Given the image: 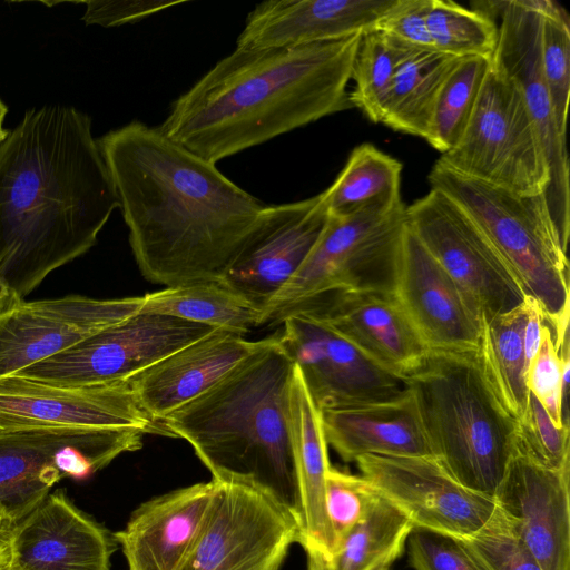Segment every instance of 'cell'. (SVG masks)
<instances>
[{
    "label": "cell",
    "instance_id": "obj_1",
    "mask_svg": "<svg viewBox=\"0 0 570 570\" xmlns=\"http://www.w3.org/2000/svg\"><path fill=\"white\" fill-rule=\"evenodd\" d=\"M118 207L90 118L62 105L27 111L0 144V312L87 253Z\"/></svg>",
    "mask_w": 570,
    "mask_h": 570
},
{
    "label": "cell",
    "instance_id": "obj_2",
    "mask_svg": "<svg viewBox=\"0 0 570 570\" xmlns=\"http://www.w3.org/2000/svg\"><path fill=\"white\" fill-rule=\"evenodd\" d=\"M146 279H219L265 207L160 129L131 121L98 140Z\"/></svg>",
    "mask_w": 570,
    "mask_h": 570
},
{
    "label": "cell",
    "instance_id": "obj_3",
    "mask_svg": "<svg viewBox=\"0 0 570 570\" xmlns=\"http://www.w3.org/2000/svg\"><path fill=\"white\" fill-rule=\"evenodd\" d=\"M362 35L294 47L236 48L177 98L159 129L217 164L348 109L347 85Z\"/></svg>",
    "mask_w": 570,
    "mask_h": 570
},
{
    "label": "cell",
    "instance_id": "obj_4",
    "mask_svg": "<svg viewBox=\"0 0 570 570\" xmlns=\"http://www.w3.org/2000/svg\"><path fill=\"white\" fill-rule=\"evenodd\" d=\"M294 367L278 333L265 337L218 383L165 416L158 429L187 441L212 479L261 491L298 525L289 429Z\"/></svg>",
    "mask_w": 570,
    "mask_h": 570
},
{
    "label": "cell",
    "instance_id": "obj_5",
    "mask_svg": "<svg viewBox=\"0 0 570 570\" xmlns=\"http://www.w3.org/2000/svg\"><path fill=\"white\" fill-rule=\"evenodd\" d=\"M403 381L432 454L461 484L494 498L514 452L517 420L488 383L476 350H428Z\"/></svg>",
    "mask_w": 570,
    "mask_h": 570
},
{
    "label": "cell",
    "instance_id": "obj_6",
    "mask_svg": "<svg viewBox=\"0 0 570 570\" xmlns=\"http://www.w3.org/2000/svg\"><path fill=\"white\" fill-rule=\"evenodd\" d=\"M428 180L473 218L525 295L539 303L554 340H560L569 330V262L544 193L517 195L458 174L438 160Z\"/></svg>",
    "mask_w": 570,
    "mask_h": 570
},
{
    "label": "cell",
    "instance_id": "obj_7",
    "mask_svg": "<svg viewBox=\"0 0 570 570\" xmlns=\"http://www.w3.org/2000/svg\"><path fill=\"white\" fill-rule=\"evenodd\" d=\"M403 203L332 217L311 254L263 308L262 324L282 322L335 292L393 293L407 228Z\"/></svg>",
    "mask_w": 570,
    "mask_h": 570
},
{
    "label": "cell",
    "instance_id": "obj_8",
    "mask_svg": "<svg viewBox=\"0 0 570 570\" xmlns=\"http://www.w3.org/2000/svg\"><path fill=\"white\" fill-rule=\"evenodd\" d=\"M438 161L517 195L546 191L548 164L523 96L492 59L461 140Z\"/></svg>",
    "mask_w": 570,
    "mask_h": 570
},
{
    "label": "cell",
    "instance_id": "obj_9",
    "mask_svg": "<svg viewBox=\"0 0 570 570\" xmlns=\"http://www.w3.org/2000/svg\"><path fill=\"white\" fill-rule=\"evenodd\" d=\"M139 429L0 430V513L14 523L65 478L83 480L141 448Z\"/></svg>",
    "mask_w": 570,
    "mask_h": 570
},
{
    "label": "cell",
    "instance_id": "obj_10",
    "mask_svg": "<svg viewBox=\"0 0 570 570\" xmlns=\"http://www.w3.org/2000/svg\"><path fill=\"white\" fill-rule=\"evenodd\" d=\"M475 10L500 18L493 63L519 87L540 139L549 169L544 191L552 223L567 252L570 233L569 157L559 130L540 61L542 0L476 2Z\"/></svg>",
    "mask_w": 570,
    "mask_h": 570
},
{
    "label": "cell",
    "instance_id": "obj_11",
    "mask_svg": "<svg viewBox=\"0 0 570 570\" xmlns=\"http://www.w3.org/2000/svg\"><path fill=\"white\" fill-rule=\"evenodd\" d=\"M213 331L168 315L137 313L12 375L61 386L126 381Z\"/></svg>",
    "mask_w": 570,
    "mask_h": 570
},
{
    "label": "cell",
    "instance_id": "obj_12",
    "mask_svg": "<svg viewBox=\"0 0 570 570\" xmlns=\"http://www.w3.org/2000/svg\"><path fill=\"white\" fill-rule=\"evenodd\" d=\"M407 226L484 317L520 306L525 293L473 218L431 188L405 208Z\"/></svg>",
    "mask_w": 570,
    "mask_h": 570
},
{
    "label": "cell",
    "instance_id": "obj_13",
    "mask_svg": "<svg viewBox=\"0 0 570 570\" xmlns=\"http://www.w3.org/2000/svg\"><path fill=\"white\" fill-rule=\"evenodd\" d=\"M217 482L205 523L177 570H281L299 540L295 519L254 488Z\"/></svg>",
    "mask_w": 570,
    "mask_h": 570
},
{
    "label": "cell",
    "instance_id": "obj_14",
    "mask_svg": "<svg viewBox=\"0 0 570 570\" xmlns=\"http://www.w3.org/2000/svg\"><path fill=\"white\" fill-rule=\"evenodd\" d=\"M361 475L414 527L455 539L480 531L494 515V498L456 481L434 455L366 454Z\"/></svg>",
    "mask_w": 570,
    "mask_h": 570
},
{
    "label": "cell",
    "instance_id": "obj_15",
    "mask_svg": "<svg viewBox=\"0 0 570 570\" xmlns=\"http://www.w3.org/2000/svg\"><path fill=\"white\" fill-rule=\"evenodd\" d=\"M279 340L322 411L400 394L404 381L385 370L325 321L298 309L283 321Z\"/></svg>",
    "mask_w": 570,
    "mask_h": 570
},
{
    "label": "cell",
    "instance_id": "obj_16",
    "mask_svg": "<svg viewBox=\"0 0 570 570\" xmlns=\"http://www.w3.org/2000/svg\"><path fill=\"white\" fill-rule=\"evenodd\" d=\"M32 428L139 429L159 433L130 380L61 386L17 375L0 379V430Z\"/></svg>",
    "mask_w": 570,
    "mask_h": 570
},
{
    "label": "cell",
    "instance_id": "obj_17",
    "mask_svg": "<svg viewBox=\"0 0 570 570\" xmlns=\"http://www.w3.org/2000/svg\"><path fill=\"white\" fill-rule=\"evenodd\" d=\"M142 296L22 301L0 312V379L61 353L137 313Z\"/></svg>",
    "mask_w": 570,
    "mask_h": 570
},
{
    "label": "cell",
    "instance_id": "obj_18",
    "mask_svg": "<svg viewBox=\"0 0 570 570\" xmlns=\"http://www.w3.org/2000/svg\"><path fill=\"white\" fill-rule=\"evenodd\" d=\"M330 219L322 195L264 207L220 279L262 309L304 264Z\"/></svg>",
    "mask_w": 570,
    "mask_h": 570
},
{
    "label": "cell",
    "instance_id": "obj_19",
    "mask_svg": "<svg viewBox=\"0 0 570 570\" xmlns=\"http://www.w3.org/2000/svg\"><path fill=\"white\" fill-rule=\"evenodd\" d=\"M569 476L514 450L494 497L542 570H570Z\"/></svg>",
    "mask_w": 570,
    "mask_h": 570
},
{
    "label": "cell",
    "instance_id": "obj_20",
    "mask_svg": "<svg viewBox=\"0 0 570 570\" xmlns=\"http://www.w3.org/2000/svg\"><path fill=\"white\" fill-rule=\"evenodd\" d=\"M394 295L428 350H476L480 314L409 226Z\"/></svg>",
    "mask_w": 570,
    "mask_h": 570
},
{
    "label": "cell",
    "instance_id": "obj_21",
    "mask_svg": "<svg viewBox=\"0 0 570 570\" xmlns=\"http://www.w3.org/2000/svg\"><path fill=\"white\" fill-rule=\"evenodd\" d=\"M13 570H110L116 540L63 491L49 493L9 535Z\"/></svg>",
    "mask_w": 570,
    "mask_h": 570
},
{
    "label": "cell",
    "instance_id": "obj_22",
    "mask_svg": "<svg viewBox=\"0 0 570 570\" xmlns=\"http://www.w3.org/2000/svg\"><path fill=\"white\" fill-rule=\"evenodd\" d=\"M301 309L316 314L402 380L428 352L393 293L335 292Z\"/></svg>",
    "mask_w": 570,
    "mask_h": 570
},
{
    "label": "cell",
    "instance_id": "obj_23",
    "mask_svg": "<svg viewBox=\"0 0 570 570\" xmlns=\"http://www.w3.org/2000/svg\"><path fill=\"white\" fill-rule=\"evenodd\" d=\"M217 488L212 479L141 503L114 534L128 570H177L205 523Z\"/></svg>",
    "mask_w": 570,
    "mask_h": 570
},
{
    "label": "cell",
    "instance_id": "obj_24",
    "mask_svg": "<svg viewBox=\"0 0 570 570\" xmlns=\"http://www.w3.org/2000/svg\"><path fill=\"white\" fill-rule=\"evenodd\" d=\"M264 341L215 330L131 377L137 400L158 426L169 413L218 383Z\"/></svg>",
    "mask_w": 570,
    "mask_h": 570
},
{
    "label": "cell",
    "instance_id": "obj_25",
    "mask_svg": "<svg viewBox=\"0 0 570 570\" xmlns=\"http://www.w3.org/2000/svg\"><path fill=\"white\" fill-rule=\"evenodd\" d=\"M393 0H268L248 14L236 48L294 47L372 30Z\"/></svg>",
    "mask_w": 570,
    "mask_h": 570
},
{
    "label": "cell",
    "instance_id": "obj_26",
    "mask_svg": "<svg viewBox=\"0 0 570 570\" xmlns=\"http://www.w3.org/2000/svg\"><path fill=\"white\" fill-rule=\"evenodd\" d=\"M321 413L327 444L346 462L366 454L433 455L407 387L392 397Z\"/></svg>",
    "mask_w": 570,
    "mask_h": 570
},
{
    "label": "cell",
    "instance_id": "obj_27",
    "mask_svg": "<svg viewBox=\"0 0 570 570\" xmlns=\"http://www.w3.org/2000/svg\"><path fill=\"white\" fill-rule=\"evenodd\" d=\"M289 429L299 519L298 544L307 558H325L334 549V535L325 504V479L331 466L322 413L295 365L289 391Z\"/></svg>",
    "mask_w": 570,
    "mask_h": 570
},
{
    "label": "cell",
    "instance_id": "obj_28",
    "mask_svg": "<svg viewBox=\"0 0 570 570\" xmlns=\"http://www.w3.org/2000/svg\"><path fill=\"white\" fill-rule=\"evenodd\" d=\"M524 302L503 314L481 321L476 356L481 370L494 394L515 420L527 407L529 389L524 354Z\"/></svg>",
    "mask_w": 570,
    "mask_h": 570
},
{
    "label": "cell",
    "instance_id": "obj_29",
    "mask_svg": "<svg viewBox=\"0 0 570 570\" xmlns=\"http://www.w3.org/2000/svg\"><path fill=\"white\" fill-rule=\"evenodd\" d=\"M139 313L160 314L244 335L261 326L263 312L220 278L197 281L142 296Z\"/></svg>",
    "mask_w": 570,
    "mask_h": 570
},
{
    "label": "cell",
    "instance_id": "obj_30",
    "mask_svg": "<svg viewBox=\"0 0 570 570\" xmlns=\"http://www.w3.org/2000/svg\"><path fill=\"white\" fill-rule=\"evenodd\" d=\"M458 59L434 49L407 55L393 78L381 122L425 139L441 87Z\"/></svg>",
    "mask_w": 570,
    "mask_h": 570
},
{
    "label": "cell",
    "instance_id": "obj_31",
    "mask_svg": "<svg viewBox=\"0 0 570 570\" xmlns=\"http://www.w3.org/2000/svg\"><path fill=\"white\" fill-rule=\"evenodd\" d=\"M412 523L382 497L325 558H307L308 570H386L403 553Z\"/></svg>",
    "mask_w": 570,
    "mask_h": 570
},
{
    "label": "cell",
    "instance_id": "obj_32",
    "mask_svg": "<svg viewBox=\"0 0 570 570\" xmlns=\"http://www.w3.org/2000/svg\"><path fill=\"white\" fill-rule=\"evenodd\" d=\"M402 164L372 144L355 147L333 184L321 193L328 215L390 208L402 202Z\"/></svg>",
    "mask_w": 570,
    "mask_h": 570
},
{
    "label": "cell",
    "instance_id": "obj_33",
    "mask_svg": "<svg viewBox=\"0 0 570 570\" xmlns=\"http://www.w3.org/2000/svg\"><path fill=\"white\" fill-rule=\"evenodd\" d=\"M491 59L459 58L439 92L425 140L441 154L461 140L475 109Z\"/></svg>",
    "mask_w": 570,
    "mask_h": 570
},
{
    "label": "cell",
    "instance_id": "obj_34",
    "mask_svg": "<svg viewBox=\"0 0 570 570\" xmlns=\"http://www.w3.org/2000/svg\"><path fill=\"white\" fill-rule=\"evenodd\" d=\"M415 49L375 30L364 32L351 73L354 81L348 91L352 107L358 108L371 121L381 122L395 72Z\"/></svg>",
    "mask_w": 570,
    "mask_h": 570
},
{
    "label": "cell",
    "instance_id": "obj_35",
    "mask_svg": "<svg viewBox=\"0 0 570 570\" xmlns=\"http://www.w3.org/2000/svg\"><path fill=\"white\" fill-rule=\"evenodd\" d=\"M426 21L434 50L455 58L492 59L499 31L489 16L451 0H430Z\"/></svg>",
    "mask_w": 570,
    "mask_h": 570
},
{
    "label": "cell",
    "instance_id": "obj_36",
    "mask_svg": "<svg viewBox=\"0 0 570 570\" xmlns=\"http://www.w3.org/2000/svg\"><path fill=\"white\" fill-rule=\"evenodd\" d=\"M540 61L557 126L566 136L570 96V18L553 0H542Z\"/></svg>",
    "mask_w": 570,
    "mask_h": 570
},
{
    "label": "cell",
    "instance_id": "obj_37",
    "mask_svg": "<svg viewBox=\"0 0 570 570\" xmlns=\"http://www.w3.org/2000/svg\"><path fill=\"white\" fill-rule=\"evenodd\" d=\"M569 352V332L556 346L554 334L544 320L540 345L529 366L527 384L529 391L542 403L558 426L569 425L567 412Z\"/></svg>",
    "mask_w": 570,
    "mask_h": 570
},
{
    "label": "cell",
    "instance_id": "obj_38",
    "mask_svg": "<svg viewBox=\"0 0 570 570\" xmlns=\"http://www.w3.org/2000/svg\"><path fill=\"white\" fill-rule=\"evenodd\" d=\"M514 450L550 470L570 468L569 425H556L531 392L522 416L517 420Z\"/></svg>",
    "mask_w": 570,
    "mask_h": 570
},
{
    "label": "cell",
    "instance_id": "obj_39",
    "mask_svg": "<svg viewBox=\"0 0 570 570\" xmlns=\"http://www.w3.org/2000/svg\"><path fill=\"white\" fill-rule=\"evenodd\" d=\"M458 540L480 570H542L499 505L485 527Z\"/></svg>",
    "mask_w": 570,
    "mask_h": 570
},
{
    "label": "cell",
    "instance_id": "obj_40",
    "mask_svg": "<svg viewBox=\"0 0 570 570\" xmlns=\"http://www.w3.org/2000/svg\"><path fill=\"white\" fill-rule=\"evenodd\" d=\"M380 498L377 491L362 475L330 466L325 479V504L334 535V547L367 515Z\"/></svg>",
    "mask_w": 570,
    "mask_h": 570
},
{
    "label": "cell",
    "instance_id": "obj_41",
    "mask_svg": "<svg viewBox=\"0 0 570 570\" xmlns=\"http://www.w3.org/2000/svg\"><path fill=\"white\" fill-rule=\"evenodd\" d=\"M407 541L414 570H480L455 538L414 529Z\"/></svg>",
    "mask_w": 570,
    "mask_h": 570
},
{
    "label": "cell",
    "instance_id": "obj_42",
    "mask_svg": "<svg viewBox=\"0 0 570 570\" xmlns=\"http://www.w3.org/2000/svg\"><path fill=\"white\" fill-rule=\"evenodd\" d=\"M430 0H393L372 30L416 49H433L428 30Z\"/></svg>",
    "mask_w": 570,
    "mask_h": 570
},
{
    "label": "cell",
    "instance_id": "obj_43",
    "mask_svg": "<svg viewBox=\"0 0 570 570\" xmlns=\"http://www.w3.org/2000/svg\"><path fill=\"white\" fill-rule=\"evenodd\" d=\"M183 2L156 0L83 1L86 11L82 20L87 24H98L105 28L118 27L140 21Z\"/></svg>",
    "mask_w": 570,
    "mask_h": 570
},
{
    "label": "cell",
    "instance_id": "obj_44",
    "mask_svg": "<svg viewBox=\"0 0 570 570\" xmlns=\"http://www.w3.org/2000/svg\"><path fill=\"white\" fill-rule=\"evenodd\" d=\"M14 525L16 523L11 519L0 513V537L9 538Z\"/></svg>",
    "mask_w": 570,
    "mask_h": 570
},
{
    "label": "cell",
    "instance_id": "obj_45",
    "mask_svg": "<svg viewBox=\"0 0 570 570\" xmlns=\"http://www.w3.org/2000/svg\"><path fill=\"white\" fill-rule=\"evenodd\" d=\"M8 112V108L6 104L0 99V144L6 140L9 135V131L3 128L4 117Z\"/></svg>",
    "mask_w": 570,
    "mask_h": 570
},
{
    "label": "cell",
    "instance_id": "obj_46",
    "mask_svg": "<svg viewBox=\"0 0 570 570\" xmlns=\"http://www.w3.org/2000/svg\"><path fill=\"white\" fill-rule=\"evenodd\" d=\"M0 570H13V569L10 567V564L8 562L6 564L0 566Z\"/></svg>",
    "mask_w": 570,
    "mask_h": 570
},
{
    "label": "cell",
    "instance_id": "obj_47",
    "mask_svg": "<svg viewBox=\"0 0 570 570\" xmlns=\"http://www.w3.org/2000/svg\"><path fill=\"white\" fill-rule=\"evenodd\" d=\"M306 570H308V569H306ZM386 570H389V569H386Z\"/></svg>",
    "mask_w": 570,
    "mask_h": 570
}]
</instances>
